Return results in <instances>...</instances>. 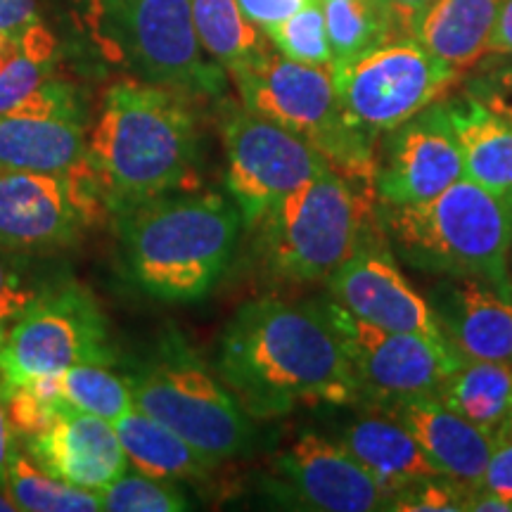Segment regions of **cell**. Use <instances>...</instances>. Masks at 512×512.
<instances>
[{
  "label": "cell",
  "instance_id": "obj_43",
  "mask_svg": "<svg viewBox=\"0 0 512 512\" xmlns=\"http://www.w3.org/2000/svg\"><path fill=\"white\" fill-rule=\"evenodd\" d=\"M498 441H512V413H510L508 422H505V427L501 430V434H498L496 444H498Z\"/></svg>",
  "mask_w": 512,
  "mask_h": 512
},
{
  "label": "cell",
  "instance_id": "obj_17",
  "mask_svg": "<svg viewBox=\"0 0 512 512\" xmlns=\"http://www.w3.org/2000/svg\"><path fill=\"white\" fill-rule=\"evenodd\" d=\"M427 302L463 361H512V285L441 275Z\"/></svg>",
  "mask_w": 512,
  "mask_h": 512
},
{
  "label": "cell",
  "instance_id": "obj_11",
  "mask_svg": "<svg viewBox=\"0 0 512 512\" xmlns=\"http://www.w3.org/2000/svg\"><path fill=\"white\" fill-rule=\"evenodd\" d=\"M110 216L86 157L64 171H0V247L43 254L72 247Z\"/></svg>",
  "mask_w": 512,
  "mask_h": 512
},
{
  "label": "cell",
  "instance_id": "obj_14",
  "mask_svg": "<svg viewBox=\"0 0 512 512\" xmlns=\"http://www.w3.org/2000/svg\"><path fill=\"white\" fill-rule=\"evenodd\" d=\"M273 501L318 512L387 510L389 491L342 444L304 432L273 460L264 479Z\"/></svg>",
  "mask_w": 512,
  "mask_h": 512
},
{
  "label": "cell",
  "instance_id": "obj_32",
  "mask_svg": "<svg viewBox=\"0 0 512 512\" xmlns=\"http://www.w3.org/2000/svg\"><path fill=\"white\" fill-rule=\"evenodd\" d=\"M53 64L24 53L19 34H0V117L38 91L50 79Z\"/></svg>",
  "mask_w": 512,
  "mask_h": 512
},
{
  "label": "cell",
  "instance_id": "obj_26",
  "mask_svg": "<svg viewBox=\"0 0 512 512\" xmlns=\"http://www.w3.org/2000/svg\"><path fill=\"white\" fill-rule=\"evenodd\" d=\"M332 62H349L399 38L382 0H323Z\"/></svg>",
  "mask_w": 512,
  "mask_h": 512
},
{
  "label": "cell",
  "instance_id": "obj_8",
  "mask_svg": "<svg viewBox=\"0 0 512 512\" xmlns=\"http://www.w3.org/2000/svg\"><path fill=\"white\" fill-rule=\"evenodd\" d=\"M93 34L138 81L188 98L226 93V72L202 53L190 0H95Z\"/></svg>",
  "mask_w": 512,
  "mask_h": 512
},
{
  "label": "cell",
  "instance_id": "obj_39",
  "mask_svg": "<svg viewBox=\"0 0 512 512\" xmlns=\"http://www.w3.org/2000/svg\"><path fill=\"white\" fill-rule=\"evenodd\" d=\"M36 22V0H0V34H22Z\"/></svg>",
  "mask_w": 512,
  "mask_h": 512
},
{
  "label": "cell",
  "instance_id": "obj_42",
  "mask_svg": "<svg viewBox=\"0 0 512 512\" xmlns=\"http://www.w3.org/2000/svg\"><path fill=\"white\" fill-rule=\"evenodd\" d=\"M15 510H17V505H15V501H12L8 486L0 482V512H15Z\"/></svg>",
  "mask_w": 512,
  "mask_h": 512
},
{
  "label": "cell",
  "instance_id": "obj_19",
  "mask_svg": "<svg viewBox=\"0 0 512 512\" xmlns=\"http://www.w3.org/2000/svg\"><path fill=\"white\" fill-rule=\"evenodd\" d=\"M380 411L394 415L413 434L441 475L451 477L470 491L479 489L486 463L496 446L484 430L448 408L437 394L408 396Z\"/></svg>",
  "mask_w": 512,
  "mask_h": 512
},
{
  "label": "cell",
  "instance_id": "obj_16",
  "mask_svg": "<svg viewBox=\"0 0 512 512\" xmlns=\"http://www.w3.org/2000/svg\"><path fill=\"white\" fill-rule=\"evenodd\" d=\"M328 287L332 302L347 309L351 316L377 328L415 332L448 344L430 302L396 266L384 228L358 245L356 252L330 275Z\"/></svg>",
  "mask_w": 512,
  "mask_h": 512
},
{
  "label": "cell",
  "instance_id": "obj_44",
  "mask_svg": "<svg viewBox=\"0 0 512 512\" xmlns=\"http://www.w3.org/2000/svg\"><path fill=\"white\" fill-rule=\"evenodd\" d=\"M508 202H510V209H512V197H510V200H508Z\"/></svg>",
  "mask_w": 512,
  "mask_h": 512
},
{
  "label": "cell",
  "instance_id": "obj_1",
  "mask_svg": "<svg viewBox=\"0 0 512 512\" xmlns=\"http://www.w3.org/2000/svg\"><path fill=\"white\" fill-rule=\"evenodd\" d=\"M216 368L252 418L361 403L354 368L323 306L275 297L240 306L221 335Z\"/></svg>",
  "mask_w": 512,
  "mask_h": 512
},
{
  "label": "cell",
  "instance_id": "obj_6",
  "mask_svg": "<svg viewBox=\"0 0 512 512\" xmlns=\"http://www.w3.org/2000/svg\"><path fill=\"white\" fill-rule=\"evenodd\" d=\"M228 72L249 112L290 128L316 147L332 171L375 190V140L344 117L332 81V64L316 67L294 62L264 46Z\"/></svg>",
  "mask_w": 512,
  "mask_h": 512
},
{
  "label": "cell",
  "instance_id": "obj_3",
  "mask_svg": "<svg viewBox=\"0 0 512 512\" xmlns=\"http://www.w3.org/2000/svg\"><path fill=\"white\" fill-rule=\"evenodd\" d=\"M121 259L128 280L159 302L207 297L226 273L242 216L216 192H171L117 211Z\"/></svg>",
  "mask_w": 512,
  "mask_h": 512
},
{
  "label": "cell",
  "instance_id": "obj_23",
  "mask_svg": "<svg viewBox=\"0 0 512 512\" xmlns=\"http://www.w3.org/2000/svg\"><path fill=\"white\" fill-rule=\"evenodd\" d=\"M86 157L83 124L72 119L0 117V171H64Z\"/></svg>",
  "mask_w": 512,
  "mask_h": 512
},
{
  "label": "cell",
  "instance_id": "obj_34",
  "mask_svg": "<svg viewBox=\"0 0 512 512\" xmlns=\"http://www.w3.org/2000/svg\"><path fill=\"white\" fill-rule=\"evenodd\" d=\"M472 491L446 475L422 477L389 494L387 510L399 512H463Z\"/></svg>",
  "mask_w": 512,
  "mask_h": 512
},
{
  "label": "cell",
  "instance_id": "obj_13",
  "mask_svg": "<svg viewBox=\"0 0 512 512\" xmlns=\"http://www.w3.org/2000/svg\"><path fill=\"white\" fill-rule=\"evenodd\" d=\"M335 325L351 368L361 387V401L375 406L437 394V389L456 373L463 358L444 342L415 332H394L351 316L347 309L330 302L323 306Z\"/></svg>",
  "mask_w": 512,
  "mask_h": 512
},
{
  "label": "cell",
  "instance_id": "obj_33",
  "mask_svg": "<svg viewBox=\"0 0 512 512\" xmlns=\"http://www.w3.org/2000/svg\"><path fill=\"white\" fill-rule=\"evenodd\" d=\"M46 287L31 275L27 254L0 247V342Z\"/></svg>",
  "mask_w": 512,
  "mask_h": 512
},
{
  "label": "cell",
  "instance_id": "obj_29",
  "mask_svg": "<svg viewBox=\"0 0 512 512\" xmlns=\"http://www.w3.org/2000/svg\"><path fill=\"white\" fill-rule=\"evenodd\" d=\"M57 392L69 406L110 422H117L133 408L128 377L112 373L100 363H81L57 373Z\"/></svg>",
  "mask_w": 512,
  "mask_h": 512
},
{
  "label": "cell",
  "instance_id": "obj_41",
  "mask_svg": "<svg viewBox=\"0 0 512 512\" xmlns=\"http://www.w3.org/2000/svg\"><path fill=\"white\" fill-rule=\"evenodd\" d=\"M17 456L15 448V430H12L8 411H5L3 394H0V482H8V472L12 458Z\"/></svg>",
  "mask_w": 512,
  "mask_h": 512
},
{
  "label": "cell",
  "instance_id": "obj_25",
  "mask_svg": "<svg viewBox=\"0 0 512 512\" xmlns=\"http://www.w3.org/2000/svg\"><path fill=\"white\" fill-rule=\"evenodd\" d=\"M437 396L496 441L512 413V361H463Z\"/></svg>",
  "mask_w": 512,
  "mask_h": 512
},
{
  "label": "cell",
  "instance_id": "obj_7",
  "mask_svg": "<svg viewBox=\"0 0 512 512\" xmlns=\"http://www.w3.org/2000/svg\"><path fill=\"white\" fill-rule=\"evenodd\" d=\"M133 406L221 465L252 448L254 427L233 392L209 373L176 330L128 375Z\"/></svg>",
  "mask_w": 512,
  "mask_h": 512
},
{
  "label": "cell",
  "instance_id": "obj_10",
  "mask_svg": "<svg viewBox=\"0 0 512 512\" xmlns=\"http://www.w3.org/2000/svg\"><path fill=\"white\" fill-rule=\"evenodd\" d=\"M110 328L98 299L81 283L48 285L0 342V380L57 375L81 363L112 366Z\"/></svg>",
  "mask_w": 512,
  "mask_h": 512
},
{
  "label": "cell",
  "instance_id": "obj_2",
  "mask_svg": "<svg viewBox=\"0 0 512 512\" xmlns=\"http://www.w3.org/2000/svg\"><path fill=\"white\" fill-rule=\"evenodd\" d=\"M188 95L145 81L105 91L86 159L110 216L171 192L200 188V131Z\"/></svg>",
  "mask_w": 512,
  "mask_h": 512
},
{
  "label": "cell",
  "instance_id": "obj_31",
  "mask_svg": "<svg viewBox=\"0 0 512 512\" xmlns=\"http://www.w3.org/2000/svg\"><path fill=\"white\" fill-rule=\"evenodd\" d=\"M102 510L110 512H183L188 498L169 479L147 477L143 472L121 475L117 482L100 491Z\"/></svg>",
  "mask_w": 512,
  "mask_h": 512
},
{
  "label": "cell",
  "instance_id": "obj_28",
  "mask_svg": "<svg viewBox=\"0 0 512 512\" xmlns=\"http://www.w3.org/2000/svg\"><path fill=\"white\" fill-rule=\"evenodd\" d=\"M8 486L17 510L27 512H98L102 510L100 491H88L81 486L62 482L60 477L48 475L27 453L12 458L8 472Z\"/></svg>",
  "mask_w": 512,
  "mask_h": 512
},
{
  "label": "cell",
  "instance_id": "obj_12",
  "mask_svg": "<svg viewBox=\"0 0 512 512\" xmlns=\"http://www.w3.org/2000/svg\"><path fill=\"white\" fill-rule=\"evenodd\" d=\"M219 126L226 150V188L249 228L264 219L280 197L330 169L302 136L247 107L226 102Z\"/></svg>",
  "mask_w": 512,
  "mask_h": 512
},
{
  "label": "cell",
  "instance_id": "obj_9",
  "mask_svg": "<svg viewBox=\"0 0 512 512\" xmlns=\"http://www.w3.org/2000/svg\"><path fill=\"white\" fill-rule=\"evenodd\" d=\"M460 76L415 38H396L356 60L332 62L344 117L373 140L446 100Z\"/></svg>",
  "mask_w": 512,
  "mask_h": 512
},
{
  "label": "cell",
  "instance_id": "obj_36",
  "mask_svg": "<svg viewBox=\"0 0 512 512\" xmlns=\"http://www.w3.org/2000/svg\"><path fill=\"white\" fill-rule=\"evenodd\" d=\"M479 489L512 503V441H498L494 446Z\"/></svg>",
  "mask_w": 512,
  "mask_h": 512
},
{
  "label": "cell",
  "instance_id": "obj_20",
  "mask_svg": "<svg viewBox=\"0 0 512 512\" xmlns=\"http://www.w3.org/2000/svg\"><path fill=\"white\" fill-rule=\"evenodd\" d=\"M448 121L463 152L465 178L484 190L512 197V124L470 95L444 100Z\"/></svg>",
  "mask_w": 512,
  "mask_h": 512
},
{
  "label": "cell",
  "instance_id": "obj_37",
  "mask_svg": "<svg viewBox=\"0 0 512 512\" xmlns=\"http://www.w3.org/2000/svg\"><path fill=\"white\" fill-rule=\"evenodd\" d=\"M238 5L249 22L268 29L302 10L306 0H238Z\"/></svg>",
  "mask_w": 512,
  "mask_h": 512
},
{
  "label": "cell",
  "instance_id": "obj_38",
  "mask_svg": "<svg viewBox=\"0 0 512 512\" xmlns=\"http://www.w3.org/2000/svg\"><path fill=\"white\" fill-rule=\"evenodd\" d=\"M434 0H382L399 38H415L422 17L432 8Z\"/></svg>",
  "mask_w": 512,
  "mask_h": 512
},
{
  "label": "cell",
  "instance_id": "obj_27",
  "mask_svg": "<svg viewBox=\"0 0 512 512\" xmlns=\"http://www.w3.org/2000/svg\"><path fill=\"white\" fill-rule=\"evenodd\" d=\"M190 8L202 48L221 67H235L264 48L261 34L240 10L238 0H190Z\"/></svg>",
  "mask_w": 512,
  "mask_h": 512
},
{
  "label": "cell",
  "instance_id": "obj_22",
  "mask_svg": "<svg viewBox=\"0 0 512 512\" xmlns=\"http://www.w3.org/2000/svg\"><path fill=\"white\" fill-rule=\"evenodd\" d=\"M501 3L503 0H434L415 31V41L448 67L465 72L489 53V38Z\"/></svg>",
  "mask_w": 512,
  "mask_h": 512
},
{
  "label": "cell",
  "instance_id": "obj_5",
  "mask_svg": "<svg viewBox=\"0 0 512 512\" xmlns=\"http://www.w3.org/2000/svg\"><path fill=\"white\" fill-rule=\"evenodd\" d=\"M380 219L387 242L408 266L512 285L510 202L470 178H460L425 204H384Z\"/></svg>",
  "mask_w": 512,
  "mask_h": 512
},
{
  "label": "cell",
  "instance_id": "obj_18",
  "mask_svg": "<svg viewBox=\"0 0 512 512\" xmlns=\"http://www.w3.org/2000/svg\"><path fill=\"white\" fill-rule=\"evenodd\" d=\"M24 453L48 475L88 491H102L128 467L117 427L67 401L46 432L24 439Z\"/></svg>",
  "mask_w": 512,
  "mask_h": 512
},
{
  "label": "cell",
  "instance_id": "obj_24",
  "mask_svg": "<svg viewBox=\"0 0 512 512\" xmlns=\"http://www.w3.org/2000/svg\"><path fill=\"white\" fill-rule=\"evenodd\" d=\"M114 427H117L126 458L131 460L136 472H143L147 477L169 479V482L204 479L216 467L214 460L202 456L174 430L140 413L138 408L121 415Z\"/></svg>",
  "mask_w": 512,
  "mask_h": 512
},
{
  "label": "cell",
  "instance_id": "obj_40",
  "mask_svg": "<svg viewBox=\"0 0 512 512\" xmlns=\"http://www.w3.org/2000/svg\"><path fill=\"white\" fill-rule=\"evenodd\" d=\"M494 57H512V0H503L494 31L489 38V53Z\"/></svg>",
  "mask_w": 512,
  "mask_h": 512
},
{
  "label": "cell",
  "instance_id": "obj_35",
  "mask_svg": "<svg viewBox=\"0 0 512 512\" xmlns=\"http://www.w3.org/2000/svg\"><path fill=\"white\" fill-rule=\"evenodd\" d=\"M463 93L512 124V62L484 64L465 81Z\"/></svg>",
  "mask_w": 512,
  "mask_h": 512
},
{
  "label": "cell",
  "instance_id": "obj_4",
  "mask_svg": "<svg viewBox=\"0 0 512 512\" xmlns=\"http://www.w3.org/2000/svg\"><path fill=\"white\" fill-rule=\"evenodd\" d=\"M373 188L325 169L280 197L259 228V256L268 275L294 285L328 280L363 240L380 233Z\"/></svg>",
  "mask_w": 512,
  "mask_h": 512
},
{
  "label": "cell",
  "instance_id": "obj_21",
  "mask_svg": "<svg viewBox=\"0 0 512 512\" xmlns=\"http://www.w3.org/2000/svg\"><path fill=\"white\" fill-rule=\"evenodd\" d=\"M347 451L392 494L413 479L441 475L418 441L394 415L380 411L349 422L339 437Z\"/></svg>",
  "mask_w": 512,
  "mask_h": 512
},
{
  "label": "cell",
  "instance_id": "obj_30",
  "mask_svg": "<svg viewBox=\"0 0 512 512\" xmlns=\"http://www.w3.org/2000/svg\"><path fill=\"white\" fill-rule=\"evenodd\" d=\"M266 34L271 38L275 50L294 62L316 64V67L332 64L323 0H306L302 10L294 12L285 22L268 27Z\"/></svg>",
  "mask_w": 512,
  "mask_h": 512
},
{
  "label": "cell",
  "instance_id": "obj_15",
  "mask_svg": "<svg viewBox=\"0 0 512 512\" xmlns=\"http://www.w3.org/2000/svg\"><path fill=\"white\" fill-rule=\"evenodd\" d=\"M460 178H465L463 152L444 100L389 131L377 150L375 195L389 207L430 202Z\"/></svg>",
  "mask_w": 512,
  "mask_h": 512
}]
</instances>
